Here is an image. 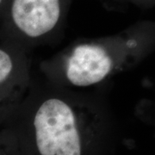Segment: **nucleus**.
Segmentation results:
<instances>
[{"mask_svg":"<svg viewBox=\"0 0 155 155\" xmlns=\"http://www.w3.org/2000/svg\"><path fill=\"white\" fill-rule=\"evenodd\" d=\"M0 155H22L15 136L5 127H0Z\"/></svg>","mask_w":155,"mask_h":155,"instance_id":"nucleus-5","label":"nucleus"},{"mask_svg":"<svg viewBox=\"0 0 155 155\" xmlns=\"http://www.w3.org/2000/svg\"><path fill=\"white\" fill-rule=\"evenodd\" d=\"M120 1H122V2H127V0H120Z\"/></svg>","mask_w":155,"mask_h":155,"instance_id":"nucleus-7","label":"nucleus"},{"mask_svg":"<svg viewBox=\"0 0 155 155\" xmlns=\"http://www.w3.org/2000/svg\"><path fill=\"white\" fill-rule=\"evenodd\" d=\"M72 0H10L0 19L1 39L28 52L61 29Z\"/></svg>","mask_w":155,"mask_h":155,"instance_id":"nucleus-3","label":"nucleus"},{"mask_svg":"<svg viewBox=\"0 0 155 155\" xmlns=\"http://www.w3.org/2000/svg\"><path fill=\"white\" fill-rule=\"evenodd\" d=\"M22 155H111L115 119L101 100L48 81L28 93L5 124Z\"/></svg>","mask_w":155,"mask_h":155,"instance_id":"nucleus-1","label":"nucleus"},{"mask_svg":"<svg viewBox=\"0 0 155 155\" xmlns=\"http://www.w3.org/2000/svg\"><path fill=\"white\" fill-rule=\"evenodd\" d=\"M10 0H0V19L4 14V11L5 10L6 6L8 5Z\"/></svg>","mask_w":155,"mask_h":155,"instance_id":"nucleus-6","label":"nucleus"},{"mask_svg":"<svg viewBox=\"0 0 155 155\" xmlns=\"http://www.w3.org/2000/svg\"><path fill=\"white\" fill-rule=\"evenodd\" d=\"M32 83L27 51L0 41V127L22 104Z\"/></svg>","mask_w":155,"mask_h":155,"instance_id":"nucleus-4","label":"nucleus"},{"mask_svg":"<svg viewBox=\"0 0 155 155\" xmlns=\"http://www.w3.org/2000/svg\"><path fill=\"white\" fill-rule=\"evenodd\" d=\"M155 46V28L141 25L72 44L41 65L48 81L66 88L99 84L132 67Z\"/></svg>","mask_w":155,"mask_h":155,"instance_id":"nucleus-2","label":"nucleus"}]
</instances>
